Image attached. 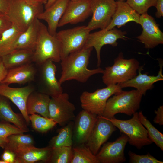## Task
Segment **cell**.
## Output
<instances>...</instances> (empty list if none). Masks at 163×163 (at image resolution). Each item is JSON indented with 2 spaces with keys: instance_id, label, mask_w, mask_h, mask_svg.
<instances>
[{
  "instance_id": "obj_28",
  "label": "cell",
  "mask_w": 163,
  "mask_h": 163,
  "mask_svg": "<svg viewBox=\"0 0 163 163\" xmlns=\"http://www.w3.org/2000/svg\"><path fill=\"white\" fill-rule=\"evenodd\" d=\"M74 122L68 123L59 131L58 134L53 137L49 142L48 146L53 148L62 146L72 147Z\"/></svg>"
},
{
  "instance_id": "obj_26",
  "label": "cell",
  "mask_w": 163,
  "mask_h": 163,
  "mask_svg": "<svg viewBox=\"0 0 163 163\" xmlns=\"http://www.w3.org/2000/svg\"><path fill=\"white\" fill-rule=\"evenodd\" d=\"M0 119L2 121L12 123L25 132L29 131L22 114L15 113L11 107L8 99L0 95Z\"/></svg>"
},
{
  "instance_id": "obj_27",
  "label": "cell",
  "mask_w": 163,
  "mask_h": 163,
  "mask_svg": "<svg viewBox=\"0 0 163 163\" xmlns=\"http://www.w3.org/2000/svg\"><path fill=\"white\" fill-rule=\"evenodd\" d=\"M34 54L33 51L24 49L13 50L0 58L7 69L31 63Z\"/></svg>"
},
{
  "instance_id": "obj_41",
  "label": "cell",
  "mask_w": 163,
  "mask_h": 163,
  "mask_svg": "<svg viewBox=\"0 0 163 163\" xmlns=\"http://www.w3.org/2000/svg\"><path fill=\"white\" fill-rule=\"evenodd\" d=\"M155 7L157 10L155 16L160 18L163 16V0H157Z\"/></svg>"
},
{
  "instance_id": "obj_37",
  "label": "cell",
  "mask_w": 163,
  "mask_h": 163,
  "mask_svg": "<svg viewBox=\"0 0 163 163\" xmlns=\"http://www.w3.org/2000/svg\"><path fill=\"white\" fill-rule=\"evenodd\" d=\"M24 132L9 123L4 121L0 122V138H7L12 134L23 133Z\"/></svg>"
},
{
  "instance_id": "obj_32",
  "label": "cell",
  "mask_w": 163,
  "mask_h": 163,
  "mask_svg": "<svg viewBox=\"0 0 163 163\" xmlns=\"http://www.w3.org/2000/svg\"><path fill=\"white\" fill-rule=\"evenodd\" d=\"M138 113L139 120L141 123L146 128L149 139L163 150V134L157 130L143 114L142 111Z\"/></svg>"
},
{
  "instance_id": "obj_20",
  "label": "cell",
  "mask_w": 163,
  "mask_h": 163,
  "mask_svg": "<svg viewBox=\"0 0 163 163\" xmlns=\"http://www.w3.org/2000/svg\"><path fill=\"white\" fill-rule=\"evenodd\" d=\"M116 2L117 5L115 12L105 30H110L116 26L120 28L130 21H134L139 24L140 14L124 1L118 0Z\"/></svg>"
},
{
  "instance_id": "obj_29",
  "label": "cell",
  "mask_w": 163,
  "mask_h": 163,
  "mask_svg": "<svg viewBox=\"0 0 163 163\" xmlns=\"http://www.w3.org/2000/svg\"><path fill=\"white\" fill-rule=\"evenodd\" d=\"M21 32L13 24L3 32L0 38V58L12 51L14 42Z\"/></svg>"
},
{
  "instance_id": "obj_31",
  "label": "cell",
  "mask_w": 163,
  "mask_h": 163,
  "mask_svg": "<svg viewBox=\"0 0 163 163\" xmlns=\"http://www.w3.org/2000/svg\"><path fill=\"white\" fill-rule=\"evenodd\" d=\"M73 156L71 163H99L96 155L85 144L72 147Z\"/></svg>"
},
{
  "instance_id": "obj_1",
  "label": "cell",
  "mask_w": 163,
  "mask_h": 163,
  "mask_svg": "<svg viewBox=\"0 0 163 163\" xmlns=\"http://www.w3.org/2000/svg\"><path fill=\"white\" fill-rule=\"evenodd\" d=\"M93 48L84 47L61 60L62 71L58 81L61 85L71 80L85 83L92 76L103 73L104 70L99 67L93 69L87 68Z\"/></svg>"
},
{
  "instance_id": "obj_44",
  "label": "cell",
  "mask_w": 163,
  "mask_h": 163,
  "mask_svg": "<svg viewBox=\"0 0 163 163\" xmlns=\"http://www.w3.org/2000/svg\"><path fill=\"white\" fill-rule=\"evenodd\" d=\"M28 2L32 4H41L45 5L46 3L47 0H26Z\"/></svg>"
},
{
  "instance_id": "obj_33",
  "label": "cell",
  "mask_w": 163,
  "mask_h": 163,
  "mask_svg": "<svg viewBox=\"0 0 163 163\" xmlns=\"http://www.w3.org/2000/svg\"><path fill=\"white\" fill-rule=\"evenodd\" d=\"M73 156L72 147L62 146L52 148L48 163H71Z\"/></svg>"
},
{
  "instance_id": "obj_13",
  "label": "cell",
  "mask_w": 163,
  "mask_h": 163,
  "mask_svg": "<svg viewBox=\"0 0 163 163\" xmlns=\"http://www.w3.org/2000/svg\"><path fill=\"white\" fill-rule=\"evenodd\" d=\"M139 21L142 30L136 38L145 48H153L163 43V33L154 18L147 13L140 15Z\"/></svg>"
},
{
  "instance_id": "obj_45",
  "label": "cell",
  "mask_w": 163,
  "mask_h": 163,
  "mask_svg": "<svg viewBox=\"0 0 163 163\" xmlns=\"http://www.w3.org/2000/svg\"><path fill=\"white\" fill-rule=\"evenodd\" d=\"M7 141V138H0V147L4 149Z\"/></svg>"
},
{
  "instance_id": "obj_47",
  "label": "cell",
  "mask_w": 163,
  "mask_h": 163,
  "mask_svg": "<svg viewBox=\"0 0 163 163\" xmlns=\"http://www.w3.org/2000/svg\"><path fill=\"white\" fill-rule=\"evenodd\" d=\"M0 163H6V162L2 160H0Z\"/></svg>"
},
{
  "instance_id": "obj_16",
  "label": "cell",
  "mask_w": 163,
  "mask_h": 163,
  "mask_svg": "<svg viewBox=\"0 0 163 163\" xmlns=\"http://www.w3.org/2000/svg\"><path fill=\"white\" fill-rule=\"evenodd\" d=\"M35 91L34 87L28 85L21 88L10 87L0 83V95L11 100L19 109L28 125L30 121L26 110V104L30 94Z\"/></svg>"
},
{
  "instance_id": "obj_4",
  "label": "cell",
  "mask_w": 163,
  "mask_h": 163,
  "mask_svg": "<svg viewBox=\"0 0 163 163\" xmlns=\"http://www.w3.org/2000/svg\"><path fill=\"white\" fill-rule=\"evenodd\" d=\"M140 67L137 60L124 59L120 52L114 59L113 65L104 70L103 82L107 86L124 82L136 76Z\"/></svg>"
},
{
  "instance_id": "obj_17",
  "label": "cell",
  "mask_w": 163,
  "mask_h": 163,
  "mask_svg": "<svg viewBox=\"0 0 163 163\" xmlns=\"http://www.w3.org/2000/svg\"><path fill=\"white\" fill-rule=\"evenodd\" d=\"M98 119L96 115L84 110L81 111L74 120L73 142L76 145L85 144Z\"/></svg>"
},
{
  "instance_id": "obj_11",
  "label": "cell",
  "mask_w": 163,
  "mask_h": 163,
  "mask_svg": "<svg viewBox=\"0 0 163 163\" xmlns=\"http://www.w3.org/2000/svg\"><path fill=\"white\" fill-rule=\"evenodd\" d=\"M126 31H122L115 27L109 30L104 29L90 33L84 47L95 48L97 59V66L98 67L101 63L100 52L102 47L107 44L113 47L117 46L118 39L125 40L128 38L126 36Z\"/></svg>"
},
{
  "instance_id": "obj_34",
  "label": "cell",
  "mask_w": 163,
  "mask_h": 163,
  "mask_svg": "<svg viewBox=\"0 0 163 163\" xmlns=\"http://www.w3.org/2000/svg\"><path fill=\"white\" fill-rule=\"evenodd\" d=\"M29 117L33 128L39 133H46L57 124L50 118L42 117L36 113L29 115Z\"/></svg>"
},
{
  "instance_id": "obj_21",
  "label": "cell",
  "mask_w": 163,
  "mask_h": 163,
  "mask_svg": "<svg viewBox=\"0 0 163 163\" xmlns=\"http://www.w3.org/2000/svg\"><path fill=\"white\" fill-rule=\"evenodd\" d=\"M52 148L48 146L38 148L34 146H27L15 151V163H34L42 161L48 162Z\"/></svg>"
},
{
  "instance_id": "obj_8",
  "label": "cell",
  "mask_w": 163,
  "mask_h": 163,
  "mask_svg": "<svg viewBox=\"0 0 163 163\" xmlns=\"http://www.w3.org/2000/svg\"><path fill=\"white\" fill-rule=\"evenodd\" d=\"M90 31L86 26H83L57 32L56 36L61 45V60L83 48Z\"/></svg>"
},
{
  "instance_id": "obj_14",
  "label": "cell",
  "mask_w": 163,
  "mask_h": 163,
  "mask_svg": "<svg viewBox=\"0 0 163 163\" xmlns=\"http://www.w3.org/2000/svg\"><path fill=\"white\" fill-rule=\"evenodd\" d=\"M129 138L123 133L113 142L105 143L96 155L99 163H120L126 159L124 150Z\"/></svg>"
},
{
  "instance_id": "obj_12",
  "label": "cell",
  "mask_w": 163,
  "mask_h": 163,
  "mask_svg": "<svg viewBox=\"0 0 163 163\" xmlns=\"http://www.w3.org/2000/svg\"><path fill=\"white\" fill-rule=\"evenodd\" d=\"M39 66L40 89L39 91L50 97L57 96L63 93L61 85L56 78L57 68L53 62L48 60Z\"/></svg>"
},
{
  "instance_id": "obj_23",
  "label": "cell",
  "mask_w": 163,
  "mask_h": 163,
  "mask_svg": "<svg viewBox=\"0 0 163 163\" xmlns=\"http://www.w3.org/2000/svg\"><path fill=\"white\" fill-rule=\"evenodd\" d=\"M36 72L35 67L31 63L26 64L8 70L5 77L0 83L23 84L33 81Z\"/></svg>"
},
{
  "instance_id": "obj_10",
  "label": "cell",
  "mask_w": 163,
  "mask_h": 163,
  "mask_svg": "<svg viewBox=\"0 0 163 163\" xmlns=\"http://www.w3.org/2000/svg\"><path fill=\"white\" fill-rule=\"evenodd\" d=\"M75 105L69 101V96L66 93L51 97L49 105V118L64 126L75 118Z\"/></svg>"
},
{
  "instance_id": "obj_9",
  "label": "cell",
  "mask_w": 163,
  "mask_h": 163,
  "mask_svg": "<svg viewBox=\"0 0 163 163\" xmlns=\"http://www.w3.org/2000/svg\"><path fill=\"white\" fill-rule=\"evenodd\" d=\"M116 5L114 0H90L92 17L86 28L90 31L105 29L111 21Z\"/></svg>"
},
{
  "instance_id": "obj_24",
  "label": "cell",
  "mask_w": 163,
  "mask_h": 163,
  "mask_svg": "<svg viewBox=\"0 0 163 163\" xmlns=\"http://www.w3.org/2000/svg\"><path fill=\"white\" fill-rule=\"evenodd\" d=\"M40 20L36 18L25 31L20 34L13 45L12 51L24 49L34 52L40 27Z\"/></svg>"
},
{
  "instance_id": "obj_43",
  "label": "cell",
  "mask_w": 163,
  "mask_h": 163,
  "mask_svg": "<svg viewBox=\"0 0 163 163\" xmlns=\"http://www.w3.org/2000/svg\"><path fill=\"white\" fill-rule=\"evenodd\" d=\"M8 70L5 67L0 58V83L5 77Z\"/></svg>"
},
{
  "instance_id": "obj_30",
  "label": "cell",
  "mask_w": 163,
  "mask_h": 163,
  "mask_svg": "<svg viewBox=\"0 0 163 163\" xmlns=\"http://www.w3.org/2000/svg\"><path fill=\"white\" fill-rule=\"evenodd\" d=\"M7 142L4 148L14 152L23 147L34 146V140L30 135L23 133L11 135L7 137Z\"/></svg>"
},
{
  "instance_id": "obj_42",
  "label": "cell",
  "mask_w": 163,
  "mask_h": 163,
  "mask_svg": "<svg viewBox=\"0 0 163 163\" xmlns=\"http://www.w3.org/2000/svg\"><path fill=\"white\" fill-rule=\"evenodd\" d=\"M10 0H0V12L6 14L8 9Z\"/></svg>"
},
{
  "instance_id": "obj_2",
  "label": "cell",
  "mask_w": 163,
  "mask_h": 163,
  "mask_svg": "<svg viewBox=\"0 0 163 163\" xmlns=\"http://www.w3.org/2000/svg\"><path fill=\"white\" fill-rule=\"evenodd\" d=\"M107 100L102 116L112 118L116 114L122 113L131 116L139 109L143 95L137 90H122Z\"/></svg>"
},
{
  "instance_id": "obj_46",
  "label": "cell",
  "mask_w": 163,
  "mask_h": 163,
  "mask_svg": "<svg viewBox=\"0 0 163 163\" xmlns=\"http://www.w3.org/2000/svg\"><path fill=\"white\" fill-rule=\"evenodd\" d=\"M56 0H47V2L45 5V9H46L50 7Z\"/></svg>"
},
{
  "instance_id": "obj_25",
  "label": "cell",
  "mask_w": 163,
  "mask_h": 163,
  "mask_svg": "<svg viewBox=\"0 0 163 163\" xmlns=\"http://www.w3.org/2000/svg\"><path fill=\"white\" fill-rule=\"evenodd\" d=\"M50 97L39 91H34L29 95L27 102V114L38 113L44 117L49 118V105Z\"/></svg>"
},
{
  "instance_id": "obj_3",
  "label": "cell",
  "mask_w": 163,
  "mask_h": 163,
  "mask_svg": "<svg viewBox=\"0 0 163 163\" xmlns=\"http://www.w3.org/2000/svg\"><path fill=\"white\" fill-rule=\"evenodd\" d=\"M48 60L61 61V45L56 36L50 34L46 26L41 22L32 62L39 66Z\"/></svg>"
},
{
  "instance_id": "obj_6",
  "label": "cell",
  "mask_w": 163,
  "mask_h": 163,
  "mask_svg": "<svg viewBox=\"0 0 163 163\" xmlns=\"http://www.w3.org/2000/svg\"><path fill=\"white\" fill-rule=\"evenodd\" d=\"M133 115L131 118L126 120L118 119L114 117L107 118L102 116H99L111 122L120 132L128 136V142L130 145L140 149L152 142L148 137L146 129L139 120L138 113L136 112Z\"/></svg>"
},
{
  "instance_id": "obj_36",
  "label": "cell",
  "mask_w": 163,
  "mask_h": 163,
  "mask_svg": "<svg viewBox=\"0 0 163 163\" xmlns=\"http://www.w3.org/2000/svg\"><path fill=\"white\" fill-rule=\"evenodd\" d=\"M129 162L131 163H163L152 155L150 154L144 155L137 154L131 151L128 152Z\"/></svg>"
},
{
  "instance_id": "obj_19",
  "label": "cell",
  "mask_w": 163,
  "mask_h": 163,
  "mask_svg": "<svg viewBox=\"0 0 163 163\" xmlns=\"http://www.w3.org/2000/svg\"><path fill=\"white\" fill-rule=\"evenodd\" d=\"M71 0H57L53 5L39 14L37 18L45 21L50 34L56 36L59 22Z\"/></svg>"
},
{
  "instance_id": "obj_15",
  "label": "cell",
  "mask_w": 163,
  "mask_h": 163,
  "mask_svg": "<svg viewBox=\"0 0 163 163\" xmlns=\"http://www.w3.org/2000/svg\"><path fill=\"white\" fill-rule=\"evenodd\" d=\"M98 120L85 145L96 155L102 145L109 139L116 127L109 121L99 116Z\"/></svg>"
},
{
  "instance_id": "obj_40",
  "label": "cell",
  "mask_w": 163,
  "mask_h": 163,
  "mask_svg": "<svg viewBox=\"0 0 163 163\" xmlns=\"http://www.w3.org/2000/svg\"><path fill=\"white\" fill-rule=\"evenodd\" d=\"M156 115L153 121L155 124L160 126L163 125V106H160L157 110L155 111Z\"/></svg>"
},
{
  "instance_id": "obj_49",
  "label": "cell",
  "mask_w": 163,
  "mask_h": 163,
  "mask_svg": "<svg viewBox=\"0 0 163 163\" xmlns=\"http://www.w3.org/2000/svg\"><path fill=\"white\" fill-rule=\"evenodd\" d=\"M120 0L124 1L125 0Z\"/></svg>"
},
{
  "instance_id": "obj_7",
  "label": "cell",
  "mask_w": 163,
  "mask_h": 163,
  "mask_svg": "<svg viewBox=\"0 0 163 163\" xmlns=\"http://www.w3.org/2000/svg\"><path fill=\"white\" fill-rule=\"evenodd\" d=\"M122 90L117 84L97 89L93 92L84 91L80 97L81 107L83 110L93 114L101 116L108 99Z\"/></svg>"
},
{
  "instance_id": "obj_22",
  "label": "cell",
  "mask_w": 163,
  "mask_h": 163,
  "mask_svg": "<svg viewBox=\"0 0 163 163\" xmlns=\"http://www.w3.org/2000/svg\"><path fill=\"white\" fill-rule=\"evenodd\" d=\"M160 65V70L157 75H148L146 74H142L141 72L143 67L140 66L138 70V75L124 82L118 84L119 86L122 89L129 87L135 88L143 95H145L147 90L153 88L154 83L163 80L162 64Z\"/></svg>"
},
{
  "instance_id": "obj_48",
  "label": "cell",
  "mask_w": 163,
  "mask_h": 163,
  "mask_svg": "<svg viewBox=\"0 0 163 163\" xmlns=\"http://www.w3.org/2000/svg\"><path fill=\"white\" fill-rule=\"evenodd\" d=\"M79 0H71V1H78Z\"/></svg>"
},
{
  "instance_id": "obj_5",
  "label": "cell",
  "mask_w": 163,
  "mask_h": 163,
  "mask_svg": "<svg viewBox=\"0 0 163 163\" xmlns=\"http://www.w3.org/2000/svg\"><path fill=\"white\" fill-rule=\"evenodd\" d=\"M43 11V4L26 0H10L6 14L12 24L23 32Z\"/></svg>"
},
{
  "instance_id": "obj_39",
  "label": "cell",
  "mask_w": 163,
  "mask_h": 163,
  "mask_svg": "<svg viewBox=\"0 0 163 163\" xmlns=\"http://www.w3.org/2000/svg\"><path fill=\"white\" fill-rule=\"evenodd\" d=\"M15 157L14 152L8 150L4 149L1 155V159L6 163H15Z\"/></svg>"
},
{
  "instance_id": "obj_35",
  "label": "cell",
  "mask_w": 163,
  "mask_h": 163,
  "mask_svg": "<svg viewBox=\"0 0 163 163\" xmlns=\"http://www.w3.org/2000/svg\"><path fill=\"white\" fill-rule=\"evenodd\" d=\"M157 0H127L126 2L138 14L141 15L146 13L148 9L155 7Z\"/></svg>"
},
{
  "instance_id": "obj_18",
  "label": "cell",
  "mask_w": 163,
  "mask_h": 163,
  "mask_svg": "<svg viewBox=\"0 0 163 163\" xmlns=\"http://www.w3.org/2000/svg\"><path fill=\"white\" fill-rule=\"evenodd\" d=\"M91 14L90 0H70L59 22L58 27L83 21Z\"/></svg>"
},
{
  "instance_id": "obj_38",
  "label": "cell",
  "mask_w": 163,
  "mask_h": 163,
  "mask_svg": "<svg viewBox=\"0 0 163 163\" xmlns=\"http://www.w3.org/2000/svg\"><path fill=\"white\" fill-rule=\"evenodd\" d=\"M12 25L7 14L0 12V38L3 32L10 28Z\"/></svg>"
}]
</instances>
